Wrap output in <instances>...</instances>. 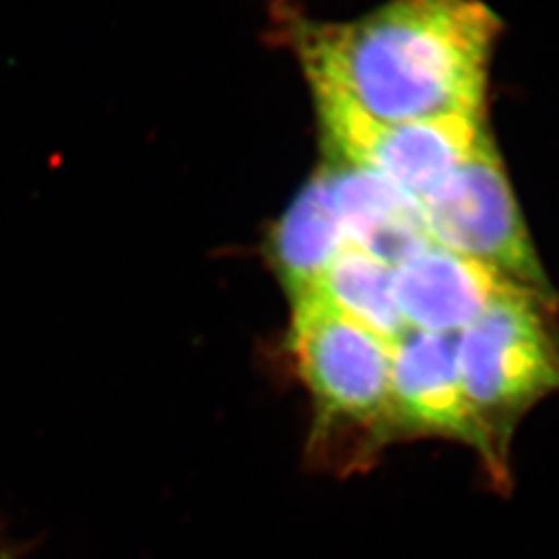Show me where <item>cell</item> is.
I'll list each match as a JSON object with an SVG mask.
<instances>
[{
  "label": "cell",
  "mask_w": 559,
  "mask_h": 559,
  "mask_svg": "<svg viewBox=\"0 0 559 559\" xmlns=\"http://www.w3.org/2000/svg\"><path fill=\"white\" fill-rule=\"evenodd\" d=\"M500 20L479 0H392L346 23H295L313 96L383 122L483 117Z\"/></svg>",
  "instance_id": "obj_1"
},
{
  "label": "cell",
  "mask_w": 559,
  "mask_h": 559,
  "mask_svg": "<svg viewBox=\"0 0 559 559\" xmlns=\"http://www.w3.org/2000/svg\"><path fill=\"white\" fill-rule=\"evenodd\" d=\"M288 350L313 402L311 450L340 471L371 464L396 438L392 342L309 297L293 305Z\"/></svg>",
  "instance_id": "obj_2"
},
{
  "label": "cell",
  "mask_w": 559,
  "mask_h": 559,
  "mask_svg": "<svg viewBox=\"0 0 559 559\" xmlns=\"http://www.w3.org/2000/svg\"><path fill=\"white\" fill-rule=\"evenodd\" d=\"M456 350L462 388L487 443V471L503 485L519 420L559 392V348L539 295L510 286L459 332Z\"/></svg>",
  "instance_id": "obj_3"
},
{
  "label": "cell",
  "mask_w": 559,
  "mask_h": 559,
  "mask_svg": "<svg viewBox=\"0 0 559 559\" xmlns=\"http://www.w3.org/2000/svg\"><path fill=\"white\" fill-rule=\"evenodd\" d=\"M420 210L436 245L493 267L540 299L554 297L487 133L471 158L420 203Z\"/></svg>",
  "instance_id": "obj_4"
},
{
  "label": "cell",
  "mask_w": 559,
  "mask_h": 559,
  "mask_svg": "<svg viewBox=\"0 0 559 559\" xmlns=\"http://www.w3.org/2000/svg\"><path fill=\"white\" fill-rule=\"evenodd\" d=\"M316 104L336 158L390 180L419 205L471 158L485 135L483 117L383 122L334 98L316 96Z\"/></svg>",
  "instance_id": "obj_5"
},
{
  "label": "cell",
  "mask_w": 559,
  "mask_h": 559,
  "mask_svg": "<svg viewBox=\"0 0 559 559\" xmlns=\"http://www.w3.org/2000/svg\"><path fill=\"white\" fill-rule=\"evenodd\" d=\"M459 334L406 330L392 342V419L399 436H433L479 452L487 443L460 380Z\"/></svg>",
  "instance_id": "obj_6"
},
{
  "label": "cell",
  "mask_w": 559,
  "mask_h": 559,
  "mask_svg": "<svg viewBox=\"0 0 559 559\" xmlns=\"http://www.w3.org/2000/svg\"><path fill=\"white\" fill-rule=\"evenodd\" d=\"M510 286L519 284L436 242L394 270L404 325L431 334H459Z\"/></svg>",
  "instance_id": "obj_7"
},
{
  "label": "cell",
  "mask_w": 559,
  "mask_h": 559,
  "mask_svg": "<svg viewBox=\"0 0 559 559\" xmlns=\"http://www.w3.org/2000/svg\"><path fill=\"white\" fill-rule=\"evenodd\" d=\"M325 170L346 242L394 270L433 242L419 203L390 180L340 158Z\"/></svg>",
  "instance_id": "obj_8"
},
{
  "label": "cell",
  "mask_w": 559,
  "mask_h": 559,
  "mask_svg": "<svg viewBox=\"0 0 559 559\" xmlns=\"http://www.w3.org/2000/svg\"><path fill=\"white\" fill-rule=\"evenodd\" d=\"M346 245L325 166L290 201L270 235V260L290 305L318 288L323 272Z\"/></svg>",
  "instance_id": "obj_9"
},
{
  "label": "cell",
  "mask_w": 559,
  "mask_h": 559,
  "mask_svg": "<svg viewBox=\"0 0 559 559\" xmlns=\"http://www.w3.org/2000/svg\"><path fill=\"white\" fill-rule=\"evenodd\" d=\"M309 297L320 299L388 342H396L408 330L396 305L394 267L353 242L340 249Z\"/></svg>",
  "instance_id": "obj_10"
}]
</instances>
